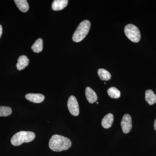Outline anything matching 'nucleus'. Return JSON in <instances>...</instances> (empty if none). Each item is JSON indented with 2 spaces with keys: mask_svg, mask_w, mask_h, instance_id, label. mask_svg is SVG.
Here are the masks:
<instances>
[{
  "mask_svg": "<svg viewBox=\"0 0 156 156\" xmlns=\"http://www.w3.org/2000/svg\"><path fill=\"white\" fill-rule=\"evenodd\" d=\"M71 145V141L69 138L58 134L53 135L49 141V147L54 151L61 152L67 150Z\"/></svg>",
  "mask_w": 156,
  "mask_h": 156,
  "instance_id": "nucleus-1",
  "label": "nucleus"
},
{
  "mask_svg": "<svg viewBox=\"0 0 156 156\" xmlns=\"http://www.w3.org/2000/svg\"><path fill=\"white\" fill-rule=\"evenodd\" d=\"M35 134L33 132L29 131H21L17 132L12 136L11 143L12 145L17 146L23 143H28L33 140Z\"/></svg>",
  "mask_w": 156,
  "mask_h": 156,
  "instance_id": "nucleus-2",
  "label": "nucleus"
},
{
  "mask_svg": "<svg viewBox=\"0 0 156 156\" xmlns=\"http://www.w3.org/2000/svg\"><path fill=\"white\" fill-rule=\"evenodd\" d=\"M91 23L88 20H85L80 23L73 35V41L78 43L83 41L87 36L90 28Z\"/></svg>",
  "mask_w": 156,
  "mask_h": 156,
  "instance_id": "nucleus-3",
  "label": "nucleus"
},
{
  "mask_svg": "<svg viewBox=\"0 0 156 156\" xmlns=\"http://www.w3.org/2000/svg\"><path fill=\"white\" fill-rule=\"evenodd\" d=\"M125 34L131 41L138 43L140 39V33L139 29L132 24H128L125 27Z\"/></svg>",
  "mask_w": 156,
  "mask_h": 156,
  "instance_id": "nucleus-4",
  "label": "nucleus"
},
{
  "mask_svg": "<svg viewBox=\"0 0 156 156\" xmlns=\"http://www.w3.org/2000/svg\"><path fill=\"white\" fill-rule=\"evenodd\" d=\"M69 111L73 115L77 116L80 114V108L76 98L73 95H71L69 98L67 102Z\"/></svg>",
  "mask_w": 156,
  "mask_h": 156,
  "instance_id": "nucleus-5",
  "label": "nucleus"
},
{
  "mask_svg": "<svg viewBox=\"0 0 156 156\" xmlns=\"http://www.w3.org/2000/svg\"><path fill=\"white\" fill-rule=\"evenodd\" d=\"M121 125L123 132L125 134H128L131 131L132 128V119L130 115L126 114L123 116Z\"/></svg>",
  "mask_w": 156,
  "mask_h": 156,
  "instance_id": "nucleus-6",
  "label": "nucleus"
},
{
  "mask_svg": "<svg viewBox=\"0 0 156 156\" xmlns=\"http://www.w3.org/2000/svg\"><path fill=\"white\" fill-rule=\"evenodd\" d=\"M26 98L31 102L35 103H41L45 99V97L41 94L29 93L25 96Z\"/></svg>",
  "mask_w": 156,
  "mask_h": 156,
  "instance_id": "nucleus-7",
  "label": "nucleus"
},
{
  "mask_svg": "<svg viewBox=\"0 0 156 156\" xmlns=\"http://www.w3.org/2000/svg\"><path fill=\"white\" fill-rule=\"evenodd\" d=\"M68 0H54L52 5V9L55 11H60L67 6Z\"/></svg>",
  "mask_w": 156,
  "mask_h": 156,
  "instance_id": "nucleus-8",
  "label": "nucleus"
},
{
  "mask_svg": "<svg viewBox=\"0 0 156 156\" xmlns=\"http://www.w3.org/2000/svg\"><path fill=\"white\" fill-rule=\"evenodd\" d=\"M85 94H86L87 100L89 103L92 104L97 101L98 99L97 94L90 87H88L86 88Z\"/></svg>",
  "mask_w": 156,
  "mask_h": 156,
  "instance_id": "nucleus-9",
  "label": "nucleus"
},
{
  "mask_svg": "<svg viewBox=\"0 0 156 156\" xmlns=\"http://www.w3.org/2000/svg\"><path fill=\"white\" fill-rule=\"evenodd\" d=\"M17 61L18 62L16 64V66L17 69L20 71L24 69L27 66H28L30 60L25 55H22L20 56Z\"/></svg>",
  "mask_w": 156,
  "mask_h": 156,
  "instance_id": "nucleus-10",
  "label": "nucleus"
},
{
  "mask_svg": "<svg viewBox=\"0 0 156 156\" xmlns=\"http://www.w3.org/2000/svg\"><path fill=\"white\" fill-rule=\"evenodd\" d=\"M114 121L113 115L109 113L104 117L101 121V125L104 128L108 129L111 127Z\"/></svg>",
  "mask_w": 156,
  "mask_h": 156,
  "instance_id": "nucleus-11",
  "label": "nucleus"
},
{
  "mask_svg": "<svg viewBox=\"0 0 156 156\" xmlns=\"http://www.w3.org/2000/svg\"><path fill=\"white\" fill-rule=\"evenodd\" d=\"M145 100L150 105H152L156 103V95L151 89L147 90L145 92Z\"/></svg>",
  "mask_w": 156,
  "mask_h": 156,
  "instance_id": "nucleus-12",
  "label": "nucleus"
},
{
  "mask_svg": "<svg viewBox=\"0 0 156 156\" xmlns=\"http://www.w3.org/2000/svg\"><path fill=\"white\" fill-rule=\"evenodd\" d=\"M17 8L23 12H26L28 11L29 6L28 2L26 0H14Z\"/></svg>",
  "mask_w": 156,
  "mask_h": 156,
  "instance_id": "nucleus-13",
  "label": "nucleus"
},
{
  "mask_svg": "<svg viewBox=\"0 0 156 156\" xmlns=\"http://www.w3.org/2000/svg\"><path fill=\"white\" fill-rule=\"evenodd\" d=\"M98 74L101 80L108 81L111 78V75L110 73L104 69H98Z\"/></svg>",
  "mask_w": 156,
  "mask_h": 156,
  "instance_id": "nucleus-14",
  "label": "nucleus"
},
{
  "mask_svg": "<svg viewBox=\"0 0 156 156\" xmlns=\"http://www.w3.org/2000/svg\"><path fill=\"white\" fill-rule=\"evenodd\" d=\"M32 50L34 53H39L43 49V41L42 39H38L31 47Z\"/></svg>",
  "mask_w": 156,
  "mask_h": 156,
  "instance_id": "nucleus-15",
  "label": "nucleus"
},
{
  "mask_svg": "<svg viewBox=\"0 0 156 156\" xmlns=\"http://www.w3.org/2000/svg\"><path fill=\"white\" fill-rule=\"evenodd\" d=\"M107 92L109 96L112 98H118L121 96L119 90H118L115 87H111L108 90Z\"/></svg>",
  "mask_w": 156,
  "mask_h": 156,
  "instance_id": "nucleus-16",
  "label": "nucleus"
},
{
  "mask_svg": "<svg viewBox=\"0 0 156 156\" xmlns=\"http://www.w3.org/2000/svg\"><path fill=\"white\" fill-rule=\"evenodd\" d=\"M12 113L11 108L7 106H0V117H7Z\"/></svg>",
  "mask_w": 156,
  "mask_h": 156,
  "instance_id": "nucleus-17",
  "label": "nucleus"
},
{
  "mask_svg": "<svg viewBox=\"0 0 156 156\" xmlns=\"http://www.w3.org/2000/svg\"><path fill=\"white\" fill-rule=\"evenodd\" d=\"M2 25L0 24V38H1V37L2 34Z\"/></svg>",
  "mask_w": 156,
  "mask_h": 156,
  "instance_id": "nucleus-18",
  "label": "nucleus"
},
{
  "mask_svg": "<svg viewBox=\"0 0 156 156\" xmlns=\"http://www.w3.org/2000/svg\"><path fill=\"white\" fill-rule=\"evenodd\" d=\"M154 129L156 131V119L155 120L154 122Z\"/></svg>",
  "mask_w": 156,
  "mask_h": 156,
  "instance_id": "nucleus-19",
  "label": "nucleus"
},
{
  "mask_svg": "<svg viewBox=\"0 0 156 156\" xmlns=\"http://www.w3.org/2000/svg\"><path fill=\"white\" fill-rule=\"evenodd\" d=\"M97 104H98V102H97Z\"/></svg>",
  "mask_w": 156,
  "mask_h": 156,
  "instance_id": "nucleus-20",
  "label": "nucleus"
}]
</instances>
